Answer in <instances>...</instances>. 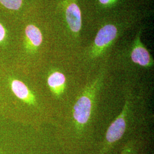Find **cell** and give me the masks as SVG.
<instances>
[{"label": "cell", "mask_w": 154, "mask_h": 154, "mask_svg": "<svg viewBox=\"0 0 154 154\" xmlns=\"http://www.w3.org/2000/svg\"><path fill=\"white\" fill-rule=\"evenodd\" d=\"M103 76L98 77L87 85L77 99L72 115L78 132H81L88 124L92 114L95 96L102 84Z\"/></svg>", "instance_id": "cell-1"}, {"label": "cell", "mask_w": 154, "mask_h": 154, "mask_svg": "<svg viewBox=\"0 0 154 154\" xmlns=\"http://www.w3.org/2000/svg\"><path fill=\"white\" fill-rule=\"evenodd\" d=\"M118 30L115 25L109 24L101 28L97 33L90 51L91 57L95 58L101 55L115 40Z\"/></svg>", "instance_id": "cell-2"}, {"label": "cell", "mask_w": 154, "mask_h": 154, "mask_svg": "<svg viewBox=\"0 0 154 154\" xmlns=\"http://www.w3.org/2000/svg\"><path fill=\"white\" fill-rule=\"evenodd\" d=\"M131 58L134 63L144 67H151L153 65V60L149 51L140 42L139 35L132 47Z\"/></svg>", "instance_id": "cell-3"}, {"label": "cell", "mask_w": 154, "mask_h": 154, "mask_svg": "<svg viewBox=\"0 0 154 154\" xmlns=\"http://www.w3.org/2000/svg\"><path fill=\"white\" fill-rule=\"evenodd\" d=\"M65 16L68 26L72 32L77 33L82 28V16L79 7L72 2L66 8Z\"/></svg>", "instance_id": "cell-4"}, {"label": "cell", "mask_w": 154, "mask_h": 154, "mask_svg": "<svg viewBox=\"0 0 154 154\" xmlns=\"http://www.w3.org/2000/svg\"><path fill=\"white\" fill-rule=\"evenodd\" d=\"M11 88L14 94L23 102L29 105L36 104L34 95L24 83L19 80L14 79L11 81Z\"/></svg>", "instance_id": "cell-5"}, {"label": "cell", "mask_w": 154, "mask_h": 154, "mask_svg": "<svg viewBox=\"0 0 154 154\" xmlns=\"http://www.w3.org/2000/svg\"><path fill=\"white\" fill-rule=\"evenodd\" d=\"M66 81V77L61 72H53L48 78V85L54 95L60 97L65 90Z\"/></svg>", "instance_id": "cell-6"}, {"label": "cell", "mask_w": 154, "mask_h": 154, "mask_svg": "<svg viewBox=\"0 0 154 154\" xmlns=\"http://www.w3.org/2000/svg\"><path fill=\"white\" fill-rule=\"evenodd\" d=\"M25 34L33 47L37 48L42 44V35L37 27L33 25H28L25 29Z\"/></svg>", "instance_id": "cell-7"}, {"label": "cell", "mask_w": 154, "mask_h": 154, "mask_svg": "<svg viewBox=\"0 0 154 154\" xmlns=\"http://www.w3.org/2000/svg\"><path fill=\"white\" fill-rule=\"evenodd\" d=\"M119 154H143L141 145L136 140H130L123 144Z\"/></svg>", "instance_id": "cell-8"}, {"label": "cell", "mask_w": 154, "mask_h": 154, "mask_svg": "<svg viewBox=\"0 0 154 154\" xmlns=\"http://www.w3.org/2000/svg\"><path fill=\"white\" fill-rule=\"evenodd\" d=\"M0 2L8 9L18 10L22 5V0H0Z\"/></svg>", "instance_id": "cell-9"}, {"label": "cell", "mask_w": 154, "mask_h": 154, "mask_svg": "<svg viewBox=\"0 0 154 154\" xmlns=\"http://www.w3.org/2000/svg\"><path fill=\"white\" fill-rule=\"evenodd\" d=\"M99 2L105 6H110L111 4H113L116 2L117 0H98Z\"/></svg>", "instance_id": "cell-10"}, {"label": "cell", "mask_w": 154, "mask_h": 154, "mask_svg": "<svg viewBox=\"0 0 154 154\" xmlns=\"http://www.w3.org/2000/svg\"><path fill=\"white\" fill-rule=\"evenodd\" d=\"M5 35V31L4 27L2 26V25L0 23V42L2 41Z\"/></svg>", "instance_id": "cell-11"}, {"label": "cell", "mask_w": 154, "mask_h": 154, "mask_svg": "<svg viewBox=\"0 0 154 154\" xmlns=\"http://www.w3.org/2000/svg\"><path fill=\"white\" fill-rule=\"evenodd\" d=\"M0 154H1V153H0Z\"/></svg>", "instance_id": "cell-12"}]
</instances>
